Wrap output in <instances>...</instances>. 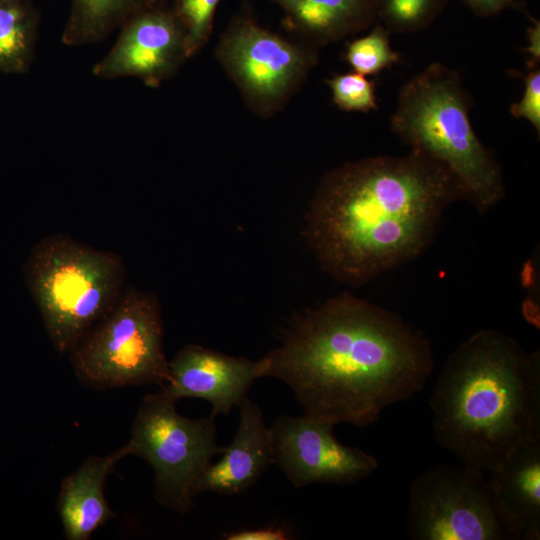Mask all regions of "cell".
Segmentation results:
<instances>
[{"mask_svg": "<svg viewBox=\"0 0 540 540\" xmlns=\"http://www.w3.org/2000/svg\"><path fill=\"white\" fill-rule=\"evenodd\" d=\"M259 362L261 377L288 385L304 415L334 426L377 422L420 392L434 369L423 334L348 292L298 314Z\"/></svg>", "mask_w": 540, "mask_h": 540, "instance_id": "6da1fadb", "label": "cell"}, {"mask_svg": "<svg viewBox=\"0 0 540 540\" xmlns=\"http://www.w3.org/2000/svg\"><path fill=\"white\" fill-rule=\"evenodd\" d=\"M459 198L457 179L419 152L347 162L321 179L305 239L324 271L359 286L422 254Z\"/></svg>", "mask_w": 540, "mask_h": 540, "instance_id": "7a4b0ae2", "label": "cell"}, {"mask_svg": "<svg viewBox=\"0 0 540 540\" xmlns=\"http://www.w3.org/2000/svg\"><path fill=\"white\" fill-rule=\"evenodd\" d=\"M429 405L438 443L463 465L494 471L540 441V355L514 338L480 330L449 355Z\"/></svg>", "mask_w": 540, "mask_h": 540, "instance_id": "3957f363", "label": "cell"}, {"mask_svg": "<svg viewBox=\"0 0 540 540\" xmlns=\"http://www.w3.org/2000/svg\"><path fill=\"white\" fill-rule=\"evenodd\" d=\"M471 103L458 73L435 62L401 87L390 124L411 151L447 168L483 214L504 198L505 184L496 157L473 129Z\"/></svg>", "mask_w": 540, "mask_h": 540, "instance_id": "277c9868", "label": "cell"}, {"mask_svg": "<svg viewBox=\"0 0 540 540\" xmlns=\"http://www.w3.org/2000/svg\"><path fill=\"white\" fill-rule=\"evenodd\" d=\"M24 275L46 333L61 354L70 353L125 290V268L116 253L60 233L36 243Z\"/></svg>", "mask_w": 540, "mask_h": 540, "instance_id": "5b68a950", "label": "cell"}, {"mask_svg": "<svg viewBox=\"0 0 540 540\" xmlns=\"http://www.w3.org/2000/svg\"><path fill=\"white\" fill-rule=\"evenodd\" d=\"M70 354L77 377L92 388L163 386L169 378V361L156 298L125 289Z\"/></svg>", "mask_w": 540, "mask_h": 540, "instance_id": "8992f818", "label": "cell"}, {"mask_svg": "<svg viewBox=\"0 0 540 540\" xmlns=\"http://www.w3.org/2000/svg\"><path fill=\"white\" fill-rule=\"evenodd\" d=\"M408 534L414 540H522L490 477L463 464L434 466L412 481Z\"/></svg>", "mask_w": 540, "mask_h": 540, "instance_id": "52a82bcc", "label": "cell"}, {"mask_svg": "<svg viewBox=\"0 0 540 540\" xmlns=\"http://www.w3.org/2000/svg\"><path fill=\"white\" fill-rule=\"evenodd\" d=\"M214 417L191 419L160 393L144 397L133 421L126 456L144 459L154 471L155 498L180 514L195 505L197 484L214 456L224 447L216 442Z\"/></svg>", "mask_w": 540, "mask_h": 540, "instance_id": "ba28073f", "label": "cell"}, {"mask_svg": "<svg viewBox=\"0 0 540 540\" xmlns=\"http://www.w3.org/2000/svg\"><path fill=\"white\" fill-rule=\"evenodd\" d=\"M214 55L247 107L261 118L282 110L319 61L317 47L288 40L246 14L230 20Z\"/></svg>", "mask_w": 540, "mask_h": 540, "instance_id": "9c48e42d", "label": "cell"}, {"mask_svg": "<svg viewBox=\"0 0 540 540\" xmlns=\"http://www.w3.org/2000/svg\"><path fill=\"white\" fill-rule=\"evenodd\" d=\"M273 464L296 488L313 483L350 485L374 473L377 459L342 444L334 425L307 416H281L270 427Z\"/></svg>", "mask_w": 540, "mask_h": 540, "instance_id": "30bf717a", "label": "cell"}, {"mask_svg": "<svg viewBox=\"0 0 540 540\" xmlns=\"http://www.w3.org/2000/svg\"><path fill=\"white\" fill-rule=\"evenodd\" d=\"M110 50L92 67L100 79L137 78L157 88L190 59L185 32L168 8L154 5L129 19Z\"/></svg>", "mask_w": 540, "mask_h": 540, "instance_id": "8fae6325", "label": "cell"}, {"mask_svg": "<svg viewBox=\"0 0 540 540\" xmlns=\"http://www.w3.org/2000/svg\"><path fill=\"white\" fill-rule=\"evenodd\" d=\"M261 378L259 360L234 357L199 345L184 346L169 361V378L160 394L176 403L199 398L211 404V416H227L248 397L253 382Z\"/></svg>", "mask_w": 540, "mask_h": 540, "instance_id": "7c38bea8", "label": "cell"}, {"mask_svg": "<svg viewBox=\"0 0 540 540\" xmlns=\"http://www.w3.org/2000/svg\"><path fill=\"white\" fill-rule=\"evenodd\" d=\"M240 419L236 434L221 458L205 469L197 484V494L215 492L237 495L249 489L273 464L270 427L260 407L248 397L239 404Z\"/></svg>", "mask_w": 540, "mask_h": 540, "instance_id": "4fadbf2b", "label": "cell"}, {"mask_svg": "<svg viewBox=\"0 0 540 540\" xmlns=\"http://www.w3.org/2000/svg\"><path fill=\"white\" fill-rule=\"evenodd\" d=\"M126 457L123 448L104 456L87 458L61 484L57 510L68 540H87L114 517L104 494L106 479Z\"/></svg>", "mask_w": 540, "mask_h": 540, "instance_id": "5bb4252c", "label": "cell"}, {"mask_svg": "<svg viewBox=\"0 0 540 540\" xmlns=\"http://www.w3.org/2000/svg\"><path fill=\"white\" fill-rule=\"evenodd\" d=\"M284 13V23L314 47L369 28L377 18L374 0H269Z\"/></svg>", "mask_w": 540, "mask_h": 540, "instance_id": "9a60e30c", "label": "cell"}, {"mask_svg": "<svg viewBox=\"0 0 540 540\" xmlns=\"http://www.w3.org/2000/svg\"><path fill=\"white\" fill-rule=\"evenodd\" d=\"M499 499L522 540L540 539V441L520 447L490 472Z\"/></svg>", "mask_w": 540, "mask_h": 540, "instance_id": "2e32d148", "label": "cell"}, {"mask_svg": "<svg viewBox=\"0 0 540 540\" xmlns=\"http://www.w3.org/2000/svg\"><path fill=\"white\" fill-rule=\"evenodd\" d=\"M157 0H71L62 43L79 47L104 41Z\"/></svg>", "mask_w": 540, "mask_h": 540, "instance_id": "e0dca14e", "label": "cell"}, {"mask_svg": "<svg viewBox=\"0 0 540 540\" xmlns=\"http://www.w3.org/2000/svg\"><path fill=\"white\" fill-rule=\"evenodd\" d=\"M39 24L40 13L32 0H0V73L30 70Z\"/></svg>", "mask_w": 540, "mask_h": 540, "instance_id": "ac0fdd59", "label": "cell"}, {"mask_svg": "<svg viewBox=\"0 0 540 540\" xmlns=\"http://www.w3.org/2000/svg\"><path fill=\"white\" fill-rule=\"evenodd\" d=\"M389 33L377 24L367 35L347 43L344 59L353 71L375 75L401 61V55L390 46Z\"/></svg>", "mask_w": 540, "mask_h": 540, "instance_id": "d6986e66", "label": "cell"}, {"mask_svg": "<svg viewBox=\"0 0 540 540\" xmlns=\"http://www.w3.org/2000/svg\"><path fill=\"white\" fill-rule=\"evenodd\" d=\"M447 0H374L377 18L390 32L410 33L427 28Z\"/></svg>", "mask_w": 540, "mask_h": 540, "instance_id": "ffe728a7", "label": "cell"}, {"mask_svg": "<svg viewBox=\"0 0 540 540\" xmlns=\"http://www.w3.org/2000/svg\"><path fill=\"white\" fill-rule=\"evenodd\" d=\"M220 0H174L171 10L180 22L192 58L210 39L214 16Z\"/></svg>", "mask_w": 540, "mask_h": 540, "instance_id": "44dd1931", "label": "cell"}, {"mask_svg": "<svg viewBox=\"0 0 540 540\" xmlns=\"http://www.w3.org/2000/svg\"><path fill=\"white\" fill-rule=\"evenodd\" d=\"M333 103L347 112H370L378 109L375 82L353 72L334 74L326 80Z\"/></svg>", "mask_w": 540, "mask_h": 540, "instance_id": "7402d4cb", "label": "cell"}, {"mask_svg": "<svg viewBox=\"0 0 540 540\" xmlns=\"http://www.w3.org/2000/svg\"><path fill=\"white\" fill-rule=\"evenodd\" d=\"M524 77V92L519 102L510 106V113L515 118L529 121L536 132L540 133V69L529 67Z\"/></svg>", "mask_w": 540, "mask_h": 540, "instance_id": "603a6c76", "label": "cell"}, {"mask_svg": "<svg viewBox=\"0 0 540 540\" xmlns=\"http://www.w3.org/2000/svg\"><path fill=\"white\" fill-rule=\"evenodd\" d=\"M289 530L281 526H268L224 533L226 540H287Z\"/></svg>", "mask_w": 540, "mask_h": 540, "instance_id": "cb8c5ba5", "label": "cell"}, {"mask_svg": "<svg viewBox=\"0 0 540 540\" xmlns=\"http://www.w3.org/2000/svg\"><path fill=\"white\" fill-rule=\"evenodd\" d=\"M470 10L478 16L496 15L517 5L515 0H463Z\"/></svg>", "mask_w": 540, "mask_h": 540, "instance_id": "d4e9b609", "label": "cell"}, {"mask_svg": "<svg viewBox=\"0 0 540 540\" xmlns=\"http://www.w3.org/2000/svg\"><path fill=\"white\" fill-rule=\"evenodd\" d=\"M529 67L538 66L540 61V21L532 18V25L527 28Z\"/></svg>", "mask_w": 540, "mask_h": 540, "instance_id": "484cf974", "label": "cell"}]
</instances>
